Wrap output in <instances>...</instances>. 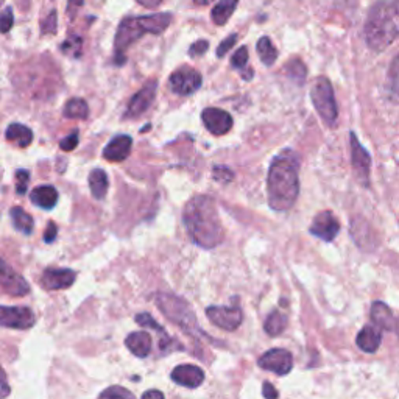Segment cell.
<instances>
[{
  "mask_svg": "<svg viewBox=\"0 0 399 399\" xmlns=\"http://www.w3.org/2000/svg\"><path fill=\"white\" fill-rule=\"evenodd\" d=\"M269 204L274 211H289L299 194V157L294 150H282L273 157L267 177Z\"/></svg>",
  "mask_w": 399,
  "mask_h": 399,
  "instance_id": "1",
  "label": "cell"
},
{
  "mask_svg": "<svg viewBox=\"0 0 399 399\" xmlns=\"http://www.w3.org/2000/svg\"><path fill=\"white\" fill-rule=\"evenodd\" d=\"M182 222L189 237L198 247L211 249L223 242L224 231L214 198L197 195L186 204Z\"/></svg>",
  "mask_w": 399,
  "mask_h": 399,
  "instance_id": "2",
  "label": "cell"
},
{
  "mask_svg": "<svg viewBox=\"0 0 399 399\" xmlns=\"http://www.w3.org/2000/svg\"><path fill=\"white\" fill-rule=\"evenodd\" d=\"M399 38V0H380L365 22V41L374 52H382Z\"/></svg>",
  "mask_w": 399,
  "mask_h": 399,
  "instance_id": "3",
  "label": "cell"
},
{
  "mask_svg": "<svg viewBox=\"0 0 399 399\" xmlns=\"http://www.w3.org/2000/svg\"><path fill=\"white\" fill-rule=\"evenodd\" d=\"M172 24L170 13H157L139 18H125L114 38V63L122 66L127 61V50L144 35H161Z\"/></svg>",
  "mask_w": 399,
  "mask_h": 399,
  "instance_id": "4",
  "label": "cell"
},
{
  "mask_svg": "<svg viewBox=\"0 0 399 399\" xmlns=\"http://www.w3.org/2000/svg\"><path fill=\"white\" fill-rule=\"evenodd\" d=\"M156 306L160 307V311L164 314V317L177 324L182 331L187 332L192 337H209L200 329L197 315L192 307L186 301L173 294H157L156 295Z\"/></svg>",
  "mask_w": 399,
  "mask_h": 399,
  "instance_id": "5",
  "label": "cell"
},
{
  "mask_svg": "<svg viewBox=\"0 0 399 399\" xmlns=\"http://www.w3.org/2000/svg\"><path fill=\"white\" fill-rule=\"evenodd\" d=\"M311 97L315 110L320 114L323 122L329 125V127H336L338 119V108L336 102L334 89H332L331 81L326 77H318L314 81Z\"/></svg>",
  "mask_w": 399,
  "mask_h": 399,
  "instance_id": "6",
  "label": "cell"
},
{
  "mask_svg": "<svg viewBox=\"0 0 399 399\" xmlns=\"http://www.w3.org/2000/svg\"><path fill=\"white\" fill-rule=\"evenodd\" d=\"M36 324V315L30 307L0 306V326L8 329L25 331Z\"/></svg>",
  "mask_w": 399,
  "mask_h": 399,
  "instance_id": "7",
  "label": "cell"
},
{
  "mask_svg": "<svg viewBox=\"0 0 399 399\" xmlns=\"http://www.w3.org/2000/svg\"><path fill=\"white\" fill-rule=\"evenodd\" d=\"M202 83H203L202 73L192 68H189V66H182V68L177 69L170 75L169 86L172 89V93L175 94L190 95L202 88Z\"/></svg>",
  "mask_w": 399,
  "mask_h": 399,
  "instance_id": "8",
  "label": "cell"
},
{
  "mask_svg": "<svg viewBox=\"0 0 399 399\" xmlns=\"http://www.w3.org/2000/svg\"><path fill=\"white\" fill-rule=\"evenodd\" d=\"M206 315L215 326L224 331H236L244 320V314L236 306H211L206 309Z\"/></svg>",
  "mask_w": 399,
  "mask_h": 399,
  "instance_id": "9",
  "label": "cell"
},
{
  "mask_svg": "<svg viewBox=\"0 0 399 399\" xmlns=\"http://www.w3.org/2000/svg\"><path fill=\"white\" fill-rule=\"evenodd\" d=\"M0 287L11 296H25L30 292V284L24 276L10 267L0 257Z\"/></svg>",
  "mask_w": 399,
  "mask_h": 399,
  "instance_id": "10",
  "label": "cell"
},
{
  "mask_svg": "<svg viewBox=\"0 0 399 399\" xmlns=\"http://www.w3.org/2000/svg\"><path fill=\"white\" fill-rule=\"evenodd\" d=\"M156 90H157V81L156 80H150L147 81L142 89H139L138 93L133 95V98L130 100L127 111H125L123 118L127 119H133V118H139L144 113L148 111V108L152 106V103L155 102L156 97Z\"/></svg>",
  "mask_w": 399,
  "mask_h": 399,
  "instance_id": "11",
  "label": "cell"
},
{
  "mask_svg": "<svg viewBox=\"0 0 399 399\" xmlns=\"http://www.w3.org/2000/svg\"><path fill=\"white\" fill-rule=\"evenodd\" d=\"M257 363H259V367L264 370L276 373L279 376H286V374H289L294 368V357L287 349L274 348L262 354Z\"/></svg>",
  "mask_w": 399,
  "mask_h": 399,
  "instance_id": "12",
  "label": "cell"
},
{
  "mask_svg": "<svg viewBox=\"0 0 399 399\" xmlns=\"http://www.w3.org/2000/svg\"><path fill=\"white\" fill-rule=\"evenodd\" d=\"M351 161L353 169L356 173V178L359 180L362 186H368L370 182V167H371V157L370 153L362 147L359 139L351 133Z\"/></svg>",
  "mask_w": 399,
  "mask_h": 399,
  "instance_id": "13",
  "label": "cell"
},
{
  "mask_svg": "<svg viewBox=\"0 0 399 399\" xmlns=\"http://www.w3.org/2000/svg\"><path fill=\"white\" fill-rule=\"evenodd\" d=\"M202 119L207 131L214 136H223L232 128L231 114L220 108H206L202 113Z\"/></svg>",
  "mask_w": 399,
  "mask_h": 399,
  "instance_id": "14",
  "label": "cell"
},
{
  "mask_svg": "<svg viewBox=\"0 0 399 399\" xmlns=\"http://www.w3.org/2000/svg\"><path fill=\"white\" fill-rule=\"evenodd\" d=\"M340 231V223L337 217L331 211H323L318 215H315V219L311 224V232L324 242H331L334 240Z\"/></svg>",
  "mask_w": 399,
  "mask_h": 399,
  "instance_id": "15",
  "label": "cell"
},
{
  "mask_svg": "<svg viewBox=\"0 0 399 399\" xmlns=\"http://www.w3.org/2000/svg\"><path fill=\"white\" fill-rule=\"evenodd\" d=\"M75 279L77 273L71 269H47L41 276V286L46 290H63L69 289Z\"/></svg>",
  "mask_w": 399,
  "mask_h": 399,
  "instance_id": "16",
  "label": "cell"
},
{
  "mask_svg": "<svg viewBox=\"0 0 399 399\" xmlns=\"http://www.w3.org/2000/svg\"><path fill=\"white\" fill-rule=\"evenodd\" d=\"M172 380L181 387L197 388L203 384L204 373L202 368L197 367V365H178V367L172 371Z\"/></svg>",
  "mask_w": 399,
  "mask_h": 399,
  "instance_id": "17",
  "label": "cell"
},
{
  "mask_svg": "<svg viewBox=\"0 0 399 399\" xmlns=\"http://www.w3.org/2000/svg\"><path fill=\"white\" fill-rule=\"evenodd\" d=\"M133 139L128 135L114 136L103 148V156L110 162H122L127 160L131 153Z\"/></svg>",
  "mask_w": 399,
  "mask_h": 399,
  "instance_id": "18",
  "label": "cell"
},
{
  "mask_svg": "<svg viewBox=\"0 0 399 399\" xmlns=\"http://www.w3.org/2000/svg\"><path fill=\"white\" fill-rule=\"evenodd\" d=\"M125 346L130 349L133 356L139 357V359H144V357L152 353V336L144 331L131 332V334L125 338Z\"/></svg>",
  "mask_w": 399,
  "mask_h": 399,
  "instance_id": "19",
  "label": "cell"
},
{
  "mask_svg": "<svg viewBox=\"0 0 399 399\" xmlns=\"http://www.w3.org/2000/svg\"><path fill=\"white\" fill-rule=\"evenodd\" d=\"M382 342V332L378 326L374 324H367L363 326L362 331L357 334L356 343L363 353H376Z\"/></svg>",
  "mask_w": 399,
  "mask_h": 399,
  "instance_id": "20",
  "label": "cell"
},
{
  "mask_svg": "<svg viewBox=\"0 0 399 399\" xmlns=\"http://www.w3.org/2000/svg\"><path fill=\"white\" fill-rule=\"evenodd\" d=\"M31 203L36 204L41 209L50 211L53 209L58 203V190L53 186H39L36 189H33V192L30 194Z\"/></svg>",
  "mask_w": 399,
  "mask_h": 399,
  "instance_id": "21",
  "label": "cell"
},
{
  "mask_svg": "<svg viewBox=\"0 0 399 399\" xmlns=\"http://www.w3.org/2000/svg\"><path fill=\"white\" fill-rule=\"evenodd\" d=\"M395 315L390 311V307L385 303L376 301L371 306V320L374 323V326H378L379 329H387L393 331L395 328Z\"/></svg>",
  "mask_w": 399,
  "mask_h": 399,
  "instance_id": "22",
  "label": "cell"
},
{
  "mask_svg": "<svg viewBox=\"0 0 399 399\" xmlns=\"http://www.w3.org/2000/svg\"><path fill=\"white\" fill-rule=\"evenodd\" d=\"M5 138L8 142H11L21 148H25L33 142V131L28 127H25V125L11 123L10 127L6 128Z\"/></svg>",
  "mask_w": 399,
  "mask_h": 399,
  "instance_id": "23",
  "label": "cell"
},
{
  "mask_svg": "<svg viewBox=\"0 0 399 399\" xmlns=\"http://www.w3.org/2000/svg\"><path fill=\"white\" fill-rule=\"evenodd\" d=\"M89 187H90V192H93L94 198L103 200L108 192V187H110V180H108L106 172L102 169H94L93 172H90L89 173Z\"/></svg>",
  "mask_w": 399,
  "mask_h": 399,
  "instance_id": "24",
  "label": "cell"
},
{
  "mask_svg": "<svg viewBox=\"0 0 399 399\" xmlns=\"http://www.w3.org/2000/svg\"><path fill=\"white\" fill-rule=\"evenodd\" d=\"M239 4V0H219L215 6L212 8V21L215 25H224L229 18L232 16V13L236 11V6Z\"/></svg>",
  "mask_w": 399,
  "mask_h": 399,
  "instance_id": "25",
  "label": "cell"
},
{
  "mask_svg": "<svg viewBox=\"0 0 399 399\" xmlns=\"http://www.w3.org/2000/svg\"><path fill=\"white\" fill-rule=\"evenodd\" d=\"M10 215L13 219V224H14L16 229L22 232V234H27V236L31 234L33 228H35V223H33V219H31L30 214L25 212L22 207L16 206L10 211Z\"/></svg>",
  "mask_w": 399,
  "mask_h": 399,
  "instance_id": "26",
  "label": "cell"
},
{
  "mask_svg": "<svg viewBox=\"0 0 399 399\" xmlns=\"http://www.w3.org/2000/svg\"><path fill=\"white\" fill-rule=\"evenodd\" d=\"M64 118L68 119H80L85 120L89 115V108L88 103L83 98H71L64 106Z\"/></svg>",
  "mask_w": 399,
  "mask_h": 399,
  "instance_id": "27",
  "label": "cell"
},
{
  "mask_svg": "<svg viewBox=\"0 0 399 399\" xmlns=\"http://www.w3.org/2000/svg\"><path fill=\"white\" fill-rule=\"evenodd\" d=\"M286 328H287V317L279 311L271 312L264 324L265 332H267V334L271 337H276V336L282 334V332L286 331Z\"/></svg>",
  "mask_w": 399,
  "mask_h": 399,
  "instance_id": "28",
  "label": "cell"
},
{
  "mask_svg": "<svg viewBox=\"0 0 399 399\" xmlns=\"http://www.w3.org/2000/svg\"><path fill=\"white\" fill-rule=\"evenodd\" d=\"M256 47H257V53H259V56H261V61L265 66H273L274 61L278 60V50L273 46L270 38H267V36L261 38L259 41H257Z\"/></svg>",
  "mask_w": 399,
  "mask_h": 399,
  "instance_id": "29",
  "label": "cell"
},
{
  "mask_svg": "<svg viewBox=\"0 0 399 399\" xmlns=\"http://www.w3.org/2000/svg\"><path fill=\"white\" fill-rule=\"evenodd\" d=\"M231 66L236 71L242 73V77L245 80H249L253 77V71H249V68H248V48L247 47H240L237 52L232 55Z\"/></svg>",
  "mask_w": 399,
  "mask_h": 399,
  "instance_id": "30",
  "label": "cell"
},
{
  "mask_svg": "<svg viewBox=\"0 0 399 399\" xmlns=\"http://www.w3.org/2000/svg\"><path fill=\"white\" fill-rule=\"evenodd\" d=\"M286 73H287V77L298 83V85H303L304 80H306V75H307V71H306V66L303 64L301 60H290L287 64H286Z\"/></svg>",
  "mask_w": 399,
  "mask_h": 399,
  "instance_id": "31",
  "label": "cell"
},
{
  "mask_svg": "<svg viewBox=\"0 0 399 399\" xmlns=\"http://www.w3.org/2000/svg\"><path fill=\"white\" fill-rule=\"evenodd\" d=\"M98 399H136L130 390L120 385H113L105 388L102 393H100Z\"/></svg>",
  "mask_w": 399,
  "mask_h": 399,
  "instance_id": "32",
  "label": "cell"
},
{
  "mask_svg": "<svg viewBox=\"0 0 399 399\" xmlns=\"http://www.w3.org/2000/svg\"><path fill=\"white\" fill-rule=\"evenodd\" d=\"M81 47H83L81 38L80 36H71L69 39L64 41L63 46H61V50L64 53L78 58L81 55Z\"/></svg>",
  "mask_w": 399,
  "mask_h": 399,
  "instance_id": "33",
  "label": "cell"
},
{
  "mask_svg": "<svg viewBox=\"0 0 399 399\" xmlns=\"http://www.w3.org/2000/svg\"><path fill=\"white\" fill-rule=\"evenodd\" d=\"M136 321L140 324V326H145V328H150V329H155V331H157V332H161L162 336H167V334H165L164 328L160 326V324L156 323V320H155L150 314L142 312V314L136 315Z\"/></svg>",
  "mask_w": 399,
  "mask_h": 399,
  "instance_id": "34",
  "label": "cell"
},
{
  "mask_svg": "<svg viewBox=\"0 0 399 399\" xmlns=\"http://www.w3.org/2000/svg\"><path fill=\"white\" fill-rule=\"evenodd\" d=\"M14 25V14L13 8L6 6L5 10L0 13V33H8Z\"/></svg>",
  "mask_w": 399,
  "mask_h": 399,
  "instance_id": "35",
  "label": "cell"
},
{
  "mask_svg": "<svg viewBox=\"0 0 399 399\" xmlns=\"http://www.w3.org/2000/svg\"><path fill=\"white\" fill-rule=\"evenodd\" d=\"M212 177L215 181L227 185V182L232 181V178H234V173H232V170L227 167V165H215L212 170Z\"/></svg>",
  "mask_w": 399,
  "mask_h": 399,
  "instance_id": "36",
  "label": "cell"
},
{
  "mask_svg": "<svg viewBox=\"0 0 399 399\" xmlns=\"http://www.w3.org/2000/svg\"><path fill=\"white\" fill-rule=\"evenodd\" d=\"M16 194L18 195H24L27 192V187H28V180H30V173L27 170H18L16 172Z\"/></svg>",
  "mask_w": 399,
  "mask_h": 399,
  "instance_id": "37",
  "label": "cell"
},
{
  "mask_svg": "<svg viewBox=\"0 0 399 399\" xmlns=\"http://www.w3.org/2000/svg\"><path fill=\"white\" fill-rule=\"evenodd\" d=\"M58 14L55 10L50 11V14L47 16V18L41 22V31H43V35H48V33H52V35H55L56 33V28H58Z\"/></svg>",
  "mask_w": 399,
  "mask_h": 399,
  "instance_id": "38",
  "label": "cell"
},
{
  "mask_svg": "<svg viewBox=\"0 0 399 399\" xmlns=\"http://www.w3.org/2000/svg\"><path fill=\"white\" fill-rule=\"evenodd\" d=\"M390 88L396 98H399V56L393 61L392 69H390Z\"/></svg>",
  "mask_w": 399,
  "mask_h": 399,
  "instance_id": "39",
  "label": "cell"
},
{
  "mask_svg": "<svg viewBox=\"0 0 399 399\" xmlns=\"http://www.w3.org/2000/svg\"><path fill=\"white\" fill-rule=\"evenodd\" d=\"M78 145V130H73L68 138H64L60 142V148L63 152H72Z\"/></svg>",
  "mask_w": 399,
  "mask_h": 399,
  "instance_id": "40",
  "label": "cell"
},
{
  "mask_svg": "<svg viewBox=\"0 0 399 399\" xmlns=\"http://www.w3.org/2000/svg\"><path fill=\"white\" fill-rule=\"evenodd\" d=\"M11 395V387H10V382H8L6 378V373L2 368V365H0V399H5Z\"/></svg>",
  "mask_w": 399,
  "mask_h": 399,
  "instance_id": "41",
  "label": "cell"
},
{
  "mask_svg": "<svg viewBox=\"0 0 399 399\" xmlns=\"http://www.w3.org/2000/svg\"><path fill=\"white\" fill-rule=\"evenodd\" d=\"M237 38H239L237 35H231L224 41H222V44H219V48H217V56L223 58L224 55H227L231 50V47L237 43Z\"/></svg>",
  "mask_w": 399,
  "mask_h": 399,
  "instance_id": "42",
  "label": "cell"
},
{
  "mask_svg": "<svg viewBox=\"0 0 399 399\" xmlns=\"http://www.w3.org/2000/svg\"><path fill=\"white\" fill-rule=\"evenodd\" d=\"M207 47H209V43H207V41H197V43L189 48V53L192 56H202L203 53H206Z\"/></svg>",
  "mask_w": 399,
  "mask_h": 399,
  "instance_id": "43",
  "label": "cell"
},
{
  "mask_svg": "<svg viewBox=\"0 0 399 399\" xmlns=\"http://www.w3.org/2000/svg\"><path fill=\"white\" fill-rule=\"evenodd\" d=\"M56 232H58L56 224H55L53 222H50V223L47 224L46 232H44V242H46V244H52L53 240L56 239Z\"/></svg>",
  "mask_w": 399,
  "mask_h": 399,
  "instance_id": "44",
  "label": "cell"
},
{
  "mask_svg": "<svg viewBox=\"0 0 399 399\" xmlns=\"http://www.w3.org/2000/svg\"><path fill=\"white\" fill-rule=\"evenodd\" d=\"M262 395L265 399H278L279 393H278V390L274 388L270 382H264V385H262Z\"/></svg>",
  "mask_w": 399,
  "mask_h": 399,
  "instance_id": "45",
  "label": "cell"
},
{
  "mask_svg": "<svg viewBox=\"0 0 399 399\" xmlns=\"http://www.w3.org/2000/svg\"><path fill=\"white\" fill-rule=\"evenodd\" d=\"M85 4V0H68V14L69 18H75L80 8Z\"/></svg>",
  "mask_w": 399,
  "mask_h": 399,
  "instance_id": "46",
  "label": "cell"
},
{
  "mask_svg": "<svg viewBox=\"0 0 399 399\" xmlns=\"http://www.w3.org/2000/svg\"><path fill=\"white\" fill-rule=\"evenodd\" d=\"M140 399H165V398L160 390H148V392H145Z\"/></svg>",
  "mask_w": 399,
  "mask_h": 399,
  "instance_id": "47",
  "label": "cell"
},
{
  "mask_svg": "<svg viewBox=\"0 0 399 399\" xmlns=\"http://www.w3.org/2000/svg\"><path fill=\"white\" fill-rule=\"evenodd\" d=\"M138 2L145 8H156L162 4V0H138Z\"/></svg>",
  "mask_w": 399,
  "mask_h": 399,
  "instance_id": "48",
  "label": "cell"
},
{
  "mask_svg": "<svg viewBox=\"0 0 399 399\" xmlns=\"http://www.w3.org/2000/svg\"><path fill=\"white\" fill-rule=\"evenodd\" d=\"M194 2H195L197 5H209V4L214 2V0H194Z\"/></svg>",
  "mask_w": 399,
  "mask_h": 399,
  "instance_id": "49",
  "label": "cell"
},
{
  "mask_svg": "<svg viewBox=\"0 0 399 399\" xmlns=\"http://www.w3.org/2000/svg\"><path fill=\"white\" fill-rule=\"evenodd\" d=\"M393 331L399 336V317L395 318V328H393Z\"/></svg>",
  "mask_w": 399,
  "mask_h": 399,
  "instance_id": "50",
  "label": "cell"
}]
</instances>
